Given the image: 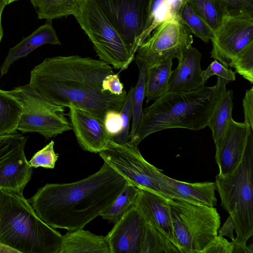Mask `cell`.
Returning <instances> with one entry per match:
<instances>
[{
  "mask_svg": "<svg viewBox=\"0 0 253 253\" xmlns=\"http://www.w3.org/2000/svg\"><path fill=\"white\" fill-rule=\"evenodd\" d=\"M114 73L113 67L100 60L58 56L36 66L29 84L54 103L75 106L103 121L107 112H120L127 95L126 91L117 95L104 90V79Z\"/></svg>",
  "mask_w": 253,
  "mask_h": 253,
  "instance_id": "obj_1",
  "label": "cell"
},
{
  "mask_svg": "<svg viewBox=\"0 0 253 253\" xmlns=\"http://www.w3.org/2000/svg\"><path fill=\"white\" fill-rule=\"evenodd\" d=\"M128 181L106 162L94 174L69 183H47L28 200L54 228H83L110 208Z\"/></svg>",
  "mask_w": 253,
  "mask_h": 253,
  "instance_id": "obj_2",
  "label": "cell"
},
{
  "mask_svg": "<svg viewBox=\"0 0 253 253\" xmlns=\"http://www.w3.org/2000/svg\"><path fill=\"white\" fill-rule=\"evenodd\" d=\"M229 82L218 77L212 86L190 91L168 92L143 109V115L128 144L137 147L149 135L169 128L199 130L208 126L213 106Z\"/></svg>",
  "mask_w": 253,
  "mask_h": 253,
  "instance_id": "obj_3",
  "label": "cell"
},
{
  "mask_svg": "<svg viewBox=\"0 0 253 253\" xmlns=\"http://www.w3.org/2000/svg\"><path fill=\"white\" fill-rule=\"evenodd\" d=\"M62 239L23 194L0 189V243L18 253H59Z\"/></svg>",
  "mask_w": 253,
  "mask_h": 253,
  "instance_id": "obj_4",
  "label": "cell"
},
{
  "mask_svg": "<svg viewBox=\"0 0 253 253\" xmlns=\"http://www.w3.org/2000/svg\"><path fill=\"white\" fill-rule=\"evenodd\" d=\"M253 129L249 127L243 158L231 174L215 177L221 205L231 216L235 243H247L253 235Z\"/></svg>",
  "mask_w": 253,
  "mask_h": 253,
  "instance_id": "obj_5",
  "label": "cell"
},
{
  "mask_svg": "<svg viewBox=\"0 0 253 253\" xmlns=\"http://www.w3.org/2000/svg\"><path fill=\"white\" fill-rule=\"evenodd\" d=\"M168 201L181 253H201L218 235L220 218L216 209L175 199Z\"/></svg>",
  "mask_w": 253,
  "mask_h": 253,
  "instance_id": "obj_6",
  "label": "cell"
},
{
  "mask_svg": "<svg viewBox=\"0 0 253 253\" xmlns=\"http://www.w3.org/2000/svg\"><path fill=\"white\" fill-rule=\"evenodd\" d=\"M99 154L104 162L123 175L130 184L167 200L183 201L168 180V176L146 161L137 147L128 143L119 144L110 140L106 147Z\"/></svg>",
  "mask_w": 253,
  "mask_h": 253,
  "instance_id": "obj_7",
  "label": "cell"
},
{
  "mask_svg": "<svg viewBox=\"0 0 253 253\" xmlns=\"http://www.w3.org/2000/svg\"><path fill=\"white\" fill-rule=\"evenodd\" d=\"M74 16L99 60L120 71L127 69L135 55L92 0H85Z\"/></svg>",
  "mask_w": 253,
  "mask_h": 253,
  "instance_id": "obj_8",
  "label": "cell"
},
{
  "mask_svg": "<svg viewBox=\"0 0 253 253\" xmlns=\"http://www.w3.org/2000/svg\"><path fill=\"white\" fill-rule=\"evenodd\" d=\"M9 91L23 107L17 130L38 132L48 140L72 129L64 107L46 98L29 84Z\"/></svg>",
  "mask_w": 253,
  "mask_h": 253,
  "instance_id": "obj_9",
  "label": "cell"
},
{
  "mask_svg": "<svg viewBox=\"0 0 253 253\" xmlns=\"http://www.w3.org/2000/svg\"><path fill=\"white\" fill-rule=\"evenodd\" d=\"M193 42L192 33L178 14L161 23L137 48L134 58L148 67L168 59L181 61Z\"/></svg>",
  "mask_w": 253,
  "mask_h": 253,
  "instance_id": "obj_10",
  "label": "cell"
},
{
  "mask_svg": "<svg viewBox=\"0 0 253 253\" xmlns=\"http://www.w3.org/2000/svg\"><path fill=\"white\" fill-rule=\"evenodd\" d=\"M92 0L135 55L146 28L151 0Z\"/></svg>",
  "mask_w": 253,
  "mask_h": 253,
  "instance_id": "obj_11",
  "label": "cell"
},
{
  "mask_svg": "<svg viewBox=\"0 0 253 253\" xmlns=\"http://www.w3.org/2000/svg\"><path fill=\"white\" fill-rule=\"evenodd\" d=\"M211 40V58L229 68L233 58L253 42V13L228 11Z\"/></svg>",
  "mask_w": 253,
  "mask_h": 253,
  "instance_id": "obj_12",
  "label": "cell"
},
{
  "mask_svg": "<svg viewBox=\"0 0 253 253\" xmlns=\"http://www.w3.org/2000/svg\"><path fill=\"white\" fill-rule=\"evenodd\" d=\"M146 224L133 205L106 235L111 253H140Z\"/></svg>",
  "mask_w": 253,
  "mask_h": 253,
  "instance_id": "obj_13",
  "label": "cell"
},
{
  "mask_svg": "<svg viewBox=\"0 0 253 253\" xmlns=\"http://www.w3.org/2000/svg\"><path fill=\"white\" fill-rule=\"evenodd\" d=\"M68 115L80 147L84 151L99 153L111 140L103 121L90 113L74 105L68 107Z\"/></svg>",
  "mask_w": 253,
  "mask_h": 253,
  "instance_id": "obj_14",
  "label": "cell"
},
{
  "mask_svg": "<svg viewBox=\"0 0 253 253\" xmlns=\"http://www.w3.org/2000/svg\"><path fill=\"white\" fill-rule=\"evenodd\" d=\"M249 126L244 123L230 121L216 148L215 159L219 168V175L232 173L240 164L245 149Z\"/></svg>",
  "mask_w": 253,
  "mask_h": 253,
  "instance_id": "obj_15",
  "label": "cell"
},
{
  "mask_svg": "<svg viewBox=\"0 0 253 253\" xmlns=\"http://www.w3.org/2000/svg\"><path fill=\"white\" fill-rule=\"evenodd\" d=\"M168 200L152 192L139 189L134 206L147 223L167 237L181 253L174 236Z\"/></svg>",
  "mask_w": 253,
  "mask_h": 253,
  "instance_id": "obj_16",
  "label": "cell"
},
{
  "mask_svg": "<svg viewBox=\"0 0 253 253\" xmlns=\"http://www.w3.org/2000/svg\"><path fill=\"white\" fill-rule=\"evenodd\" d=\"M25 147H19L0 163V189L23 194L33 173V167L25 156Z\"/></svg>",
  "mask_w": 253,
  "mask_h": 253,
  "instance_id": "obj_17",
  "label": "cell"
},
{
  "mask_svg": "<svg viewBox=\"0 0 253 253\" xmlns=\"http://www.w3.org/2000/svg\"><path fill=\"white\" fill-rule=\"evenodd\" d=\"M201 57L202 54L196 48H190L183 59L171 72L168 92L192 91L205 85L202 77Z\"/></svg>",
  "mask_w": 253,
  "mask_h": 253,
  "instance_id": "obj_18",
  "label": "cell"
},
{
  "mask_svg": "<svg viewBox=\"0 0 253 253\" xmlns=\"http://www.w3.org/2000/svg\"><path fill=\"white\" fill-rule=\"evenodd\" d=\"M45 44H62L49 21L39 27L30 35L24 38L19 43L9 50L5 59L0 68V77L8 73L11 65L17 60L26 56L36 48Z\"/></svg>",
  "mask_w": 253,
  "mask_h": 253,
  "instance_id": "obj_19",
  "label": "cell"
},
{
  "mask_svg": "<svg viewBox=\"0 0 253 253\" xmlns=\"http://www.w3.org/2000/svg\"><path fill=\"white\" fill-rule=\"evenodd\" d=\"M59 253H111V251L106 236L81 228L63 235Z\"/></svg>",
  "mask_w": 253,
  "mask_h": 253,
  "instance_id": "obj_20",
  "label": "cell"
},
{
  "mask_svg": "<svg viewBox=\"0 0 253 253\" xmlns=\"http://www.w3.org/2000/svg\"><path fill=\"white\" fill-rule=\"evenodd\" d=\"M169 182L174 187L176 193L183 201L200 206L214 207L217 199L216 186L212 182L188 183L168 176Z\"/></svg>",
  "mask_w": 253,
  "mask_h": 253,
  "instance_id": "obj_21",
  "label": "cell"
},
{
  "mask_svg": "<svg viewBox=\"0 0 253 253\" xmlns=\"http://www.w3.org/2000/svg\"><path fill=\"white\" fill-rule=\"evenodd\" d=\"M233 92L226 88L216 100L210 116L208 126L212 131L215 148L219 145L230 121L233 119Z\"/></svg>",
  "mask_w": 253,
  "mask_h": 253,
  "instance_id": "obj_22",
  "label": "cell"
},
{
  "mask_svg": "<svg viewBox=\"0 0 253 253\" xmlns=\"http://www.w3.org/2000/svg\"><path fill=\"white\" fill-rule=\"evenodd\" d=\"M172 65V60L168 59L146 67L145 97L147 103L168 92Z\"/></svg>",
  "mask_w": 253,
  "mask_h": 253,
  "instance_id": "obj_23",
  "label": "cell"
},
{
  "mask_svg": "<svg viewBox=\"0 0 253 253\" xmlns=\"http://www.w3.org/2000/svg\"><path fill=\"white\" fill-rule=\"evenodd\" d=\"M22 111L21 102L9 91L0 89V136L17 132Z\"/></svg>",
  "mask_w": 253,
  "mask_h": 253,
  "instance_id": "obj_24",
  "label": "cell"
},
{
  "mask_svg": "<svg viewBox=\"0 0 253 253\" xmlns=\"http://www.w3.org/2000/svg\"><path fill=\"white\" fill-rule=\"evenodd\" d=\"M39 19L51 21L74 16L85 0H30Z\"/></svg>",
  "mask_w": 253,
  "mask_h": 253,
  "instance_id": "obj_25",
  "label": "cell"
},
{
  "mask_svg": "<svg viewBox=\"0 0 253 253\" xmlns=\"http://www.w3.org/2000/svg\"><path fill=\"white\" fill-rule=\"evenodd\" d=\"M183 0H151L148 18L141 44L161 23L175 16ZM140 44V45H141Z\"/></svg>",
  "mask_w": 253,
  "mask_h": 253,
  "instance_id": "obj_26",
  "label": "cell"
},
{
  "mask_svg": "<svg viewBox=\"0 0 253 253\" xmlns=\"http://www.w3.org/2000/svg\"><path fill=\"white\" fill-rule=\"evenodd\" d=\"M178 15L184 24L195 36L208 43L212 30L193 7L188 0H183Z\"/></svg>",
  "mask_w": 253,
  "mask_h": 253,
  "instance_id": "obj_27",
  "label": "cell"
},
{
  "mask_svg": "<svg viewBox=\"0 0 253 253\" xmlns=\"http://www.w3.org/2000/svg\"><path fill=\"white\" fill-rule=\"evenodd\" d=\"M139 189L129 183L126 185L113 204L101 216L115 224L134 205Z\"/></svg>",
  "mask_w": 253,
  "mask_h": 253,
  "instance_id": "obj_28",
  "label": "cell"
},
{
  "mask_svg": "<svg viewBox=\"0 0 253 253\" xmlns=\"http://www.w3.org/2000/svg\"><path fill=\"white\" fill-rule=\"evenodd\" d=\"M138 66L139 75L136 85L133 87L132 99V124L129 139L133 135L143 115V102L145 97L146 67L139 59L134 58Z\"/></svg>",
  "mask_w": 253,
  "mask_h": 253,
  "instance_id": "obj_29",
  "label": "cell"
},
{
  "mask_svg": "<svg viewBox=\"0 0 253 253\" xmlns=\"http://www.w3.org/2000/svg\"><path fill=\"white\" fill-rule=\"evenodd\" d=\"M178 248L164 235L146 224L140 253H178Z\"/></svg>",
  "mask_w": 253,
  "mask_h": 253,
  "instance_id": "obj_30",
  "label": "cell"
},
{
  "mask_svg": "<svg viewBox=\"0 0 253 253\" xmlns=\"http://www.w3.org/2000/svg\"><path fill=\"white\" fill-rule=\"evenodd\" d=\"M196 11L213 30L229 11L220 0H188Z\"/></svg>",
  "mask_w": 253,
  "mask_h": 253,
  "instance_id": "obj_31",
  "label": "cell"
},
{
  "mask_svg": "<svg viewBox=\"0 0 253 253\" xmlns=\"http://www.w3.org/2000/svg\"><path fill=\"white\" fill-rule=\"evenodd\" d=\"M229 67L234 68L235 72L253 83V42L239 52L232 59Z\"/></svg>",
  "mask_w": 253,
  "mask_h": 253,
  "instance_id": "obj_32",
  "label": "cell"
},
{
  "mask_svg": "<svg viewBox=\"0 0 253 253\" xmlns=\"http://www.w3.org/2000/svg\"><path fill=\"white\" fill-rule=\"evenodd\" d=\"M133 87L131 86L127 93L126 97L120 111L122 119V129L120 134L111 140L119 144H125L129 141L130 121L132 117L131 99Z\"/></svg>",
  "mask_w": 253,
  "mask_h": 253,
  "instance_id": "obj_33",
  "label": "cell"
},
{
  "mask_svg": "<svg viewBox=\"0 0 253 253\" xmlns=\"http://www.w3.org/2000/svg\"><path fill=\"white\" fill-rule=\"evenodd\" d=\"M54 141L52 140L36 152L28 162L29 165L35 168L53 169L58 158V154L54 151Z\"/></svg>",
  "mask_w": 253,
  "mask_h": 253,
  "instance_id": "obj_34",
  "label": "cell"
},
{
  "mask_svg": "<svg viewBox=\"0 0 253 253\" xmlns=\"http://www.w3.org/2000/svg\"><path fill=\"white\" fill-rule=\"evenodd\" d=\"M27 139V137L18 132L0 136V163L15 150L26 145Z\"/></svg>",
  "mask_w": 253,
  "mask_h": 253,
  "instance_id": "obj_35",
  "label": "cell"
},
{
  "mask_svg": "<svg viewBox=\"0 0 253 253\" xmlns=\"http://www.w3.org/2000/svg\"><path fill=\"white\" fill-rule=\"evenodd\" d=\"M213 75L224 78L229 82L235 80V72L223 65L216 60H213L206 70H202V77L204 84Z\"/></svg>",
  "mask_w": 253,
  "mask_h": 253,
  "instance_id": "obj_36",
  "label": "cell"
},
{
  "mask_svg": "<svg viewBox=\"0 0 253 253\" xmlns=\"http://www.w3.org/2000/svg\"><path fill=\"white\" fill-rule=\"evenodd\" d=\"M103 123L111 139L118 136L122 129V119L120 112L109 111L105 115Z\"/></svg>",
  "mask_w": 253,
  "mask_h": 253,
  "instance_id": "obj_37",
  "label": "cell"
},
{
  "mask_svg": "<svg viewBox=\"0 0 253 253\" xmlns=\"http://www.w3.org/2000/svg\"><path fill=\"white\" fill-rule=\"evenodd\" d=\"M233 248V242L217 235L201 253H232Z\"/></svg>",
  "mask_w": 253,
  "mask_h": 253,
  "instance_id": "obj_38",
  "label": "cell"
},
{
  "mask_svg": "<svg viewBox=\"0 0 253 253\" xmlns=\"http://www.w3.org/2000/svg\"><path fill=\"white\" fill-rule=\"evenodd\" d=\"M103 87L105 91L117 95H120L126 91L118 74L114 73L106 76L103 81Z\"/></svg>",
  "mask_w": 253,
  "mask_h": 253,
  "instance_id": "obj_39",
  "label": "cell"
},
{
  "mask_svg": "<svg viewBox=\"0 0 253 253\" xmlns=\"http://www.w3.org/2000/svg\"><path fill=\"white\" fill-rule=\"evenodd\" d=\"M244 123L253 129V87L247 90L243 99Z\"/></svg>",
  "mask_w": 253,
  "mask_h": 253,
  "instance_id": "obj_40",
  "label": "cell"
},
{
  "mask_svg": "<svg viewBox=\"0 0 253 253\" xmlns=\"http://www.w3.org/2000/svg\"><path fill=\"white\" fill-rule=\"evenodd\" d=\"M229 11L253 13V0H220Z\"/></svg>",
  "mask_w": 253,
  "mask_h": 253,
  "instance_id": "obj_41",
  "label": "cell"
},
{
  "mask_svg": "<svg viewBox=\"0 0 253 253\" xmlns=\"http://www.w3.org/2000/svg\"><path fill=\"white\" fill-rule=\"evenodd\" d=\"M235 226L231 216L229 215L222 227L218 230V235L221 236L229 237L232 242H234L235 238L233 234Z\"/></svg>",
  "mask_w": 253,
  "mask_h": 253,
  "instance_id": "obj_42",
  "label": "cell"
},
{
  "mask_svg": "<svg viewBox=\"0 0 253 253\" xmlns=\"http://www.w3.org/2000/svg\"><path fill=\"white\" fill-rule=\"evenodd\" d=\"M233 243L234 248L232 253H253V244L248 246L247 243H237L235 242H233Z\"/></svg>",
  "mask_w": 253,
  "mask_h": 253,
  "instance_id": "obj_43",
  "label": "cell"
},
{
  "mask_svg": "<svg viewBox=\"0 0 253 253\" xmlns=\"http://www.w3.org/2000/svg\"><path fill=\"white\" fill-rule=\"evenodd\" d=\"M5 5L3 0H0V42L3 36V29L1 25V14Z\"/></svg>",
  "mask_w": 253,
  "mask_h": 253,
  "instance_id": "obj_44",
  "label": "cell"
},
{
  "mask_svg": "<svg viewBox=\"0 0 253 253\" xmlns=\"http://www.w3.org/2000/svg\"><path fill=\"white\" fill-rule=\"evenodd\" d=\"M0 253H18V252L14 250L13 249L1 243H0Z\"/></svg>",
  "mask_w": 253,
  "mask_h": 253,
  "instance_id": "obj_45",
  "label": "cell"
},
{
  "mask_svg": "<svg viewBox=\"0 0 253 253\" xmlns=\"http://www.w3.org/2000/svg\"><path fill=\"white\" fill-rule=\"evenodd\" d=\"M18 0H3L4 3L5 5L10 4V3L14 2L15 1H17Z\"/></svg>",
  "mask_w": 253,
  "mask_h": 253,
  "instance_id": "obj_46",
  "label": "cell"
}]
</instances>
